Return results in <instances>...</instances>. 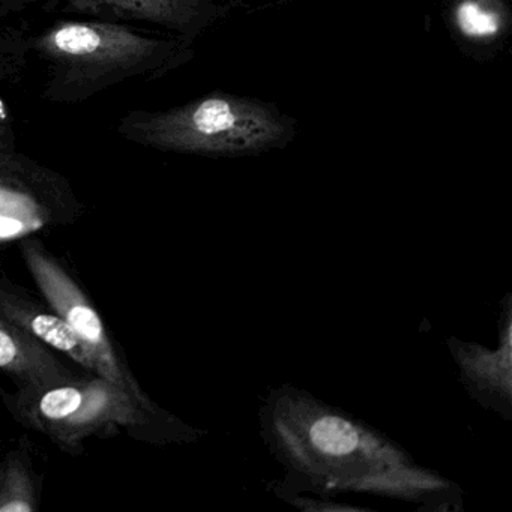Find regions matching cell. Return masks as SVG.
Masks as SVG:
<instances>
[{
    "label": "cell",
    "mask_w": 512,
    "mask_h": 512,
    "mask_svg": "<svg viewBox=\"0 0 512 512\" xmlns=\"http://www.w3.org/2000/svg\"><path fill=\"white\" fill-rule=\"evenodd\" d=\"M29 50L46 67L43 98L76 104L128 80H158L194 58V44L155 37L128 23L62 20L35 35Z\"/></svg>",
    "instance_id": "6da1fadb"
},
{
    "label": "cell",
    "mask_w": 512,
    "mask_h": 512,
    "mask_svg": "<svg viewBox=\"0 0 512 512\" xmlns=\"http://www.w3.org/2000/svg\"><path fill=\"white\" fill-rule=\"evenodd\" d=\"M118 133L157 151L250 157L287 148L299 130L298 121L274 103L217 91L166 110L128 112Z\"/></svg>",
    "instance_id": "7a4b0ae2"
},
{
    "label": "cell",
    "mask_w": 512,
    "mask_h": 512,
    "mask_svg": "<svg viewBox=\"0 0 512 512\" xmlns=\"http://www.w3.org/2000/svg\"><path fill=\"white\" fill-rule=\"evenodd\" d=\"M41 484L26 443L0 455V512L40 509Z\"/></svg>",
    "instance_id": "30bf717a"
},
{
    "label": "cell",
    "mask_w": 512,
    "mask_h": 512,
    "mask_svg": "<svg viewBox=\"0 0 512 512\" xmlns=\"http://www.w3.org/2000/svg\"><path fill=\"white\" fill-rule=\"evenodd\" d=\"M2 125H8V109L7 104L0 98V127Z\"/></svg>",
    "instance_id": "7c38bea8"
},
{
    "label": "cell",
    "mask_w": 512,
    "mask_h": 512,
    "mask_svg": "<svg viewBox=\"0 0 512 512\" xmlns=\"http://www.w3.org/2000/svg\"><path fill=\"white\" fill-rule=\"evenodd\" d=\"M0 317L35 335L83 371L95 374L91 359L67 323L49 305L41 304L5 277H0Z\"/></svg>",
    "instance_id": "52a82bcc"
},
{
    "label": "cell",
    "mask_w": 512,
    "mask_h": 512,
    "mask_svg": "<svg viewBox=\"0 0 512 512\" xmlns=\"http://www.w3.org/2000/svg\"><path fill=\"white\" fill-rule=\"evenodd\" d=\"M20 251L44 302L67 323L94 365L95 374L130 392L137 400L154 404L140 388L124 352L112 338L100 311L64 263L40 239L23 238Z\"/></svg>",
    "instance_id": "277c9868"
},
{
    "label": "cell",
    "mask_w": 512,
    "mask_h": 512,
    "mask_svg": "<svg viewBox=\"0 0 512 512\" xmlns=\"http://www.w3.org/2000/svg\"><path fill=\"white\" fill-rule=\"evenodd\" d=\"M10 125L0 127V241L23 239L77 220L82 206L58 173L17 154Z\"/></svg>",
    "instance_id": "5b68a950"
},
{
    "label": "cell",
    "mask_w": 512,
    "mask_h": 512,
    "mask_svg": "<svg viewBox=\"0 0 512 512\" xmlns=\"http://www.w3.org/2000/svg\"><path fill=\"white\" fill-rule=\"evenodd\" d=\"M311 440L320 451L329 455H344L358 446L355 428L337 416H326L311 428Z\"/></svg>",
    "instance_id": "8fae6325"
},
{
    "label": "cell",
    "mask_w": 512,
    "mask_h": 512,
    "mask_svg": "<svg viewBox=\"0 0 512 512\" xmlns=\"http://www.w3.org/2000/svg\"><path fill=\"white\" fill-rule=\"evenodd\" d=\"M53 5L89 19L148 23L194 44L242 0H53Z\"/></svg>",
    "instance_id": "8992f818"
},
{
    "label": "cell",
    "mask_w": 512,
    "mask_h": 512,
    "mask_svg": "<svg viewBox=\"0 0 512 512\" xmlns=\"http://www.w3.org/2000/svg\"><path fill=\"white\" fill-rule=\"evenodd\" d=\"M449 29L466 49H497L511 31L508 0H449Z\"/></svg>",
    "instance_id": "9c48e42d"
},
{
    "label": "cell",
    "mask_w": 512,
    "mask_h": 512,
    "mask_svg": "<svg viewBox=\"0 0 512 512\" xmlns=\"http://www.w3.org/2000/svg\"><path fill=\"white\" fill-rule=\"evenodd\" d=\"M0 400L23 427L46 436L68 454H82L89 439L122 431L151 442L160 434V410L94 373H77L34 388L0 389Z\"/></svg>",
    "instance_id": "3957f363"
},
{
    "label": "cell",
    "mask_w": 512,
    "mask_h": 512,
    "mask_svg": "<svg viewBox=\"0 0 512 512\" xmlns=\"http://www.w3.org/2000/svg\"><path fill=\"white\" fill-rule=\"evenodd\" d=\"M52 347L0 317V373L16 388H34L77 374Z\"/></svg>",
    "instance_id": "ba28073f"
}]
</instances>
